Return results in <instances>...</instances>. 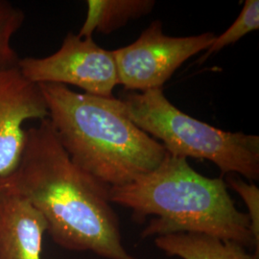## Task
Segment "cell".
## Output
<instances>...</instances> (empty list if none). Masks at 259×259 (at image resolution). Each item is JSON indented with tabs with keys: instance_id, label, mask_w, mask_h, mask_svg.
I'll return each mask as SVG.
<instances>
[{
	"instance_id": "6da1fadb",
	"label": "cell",
	"mask_w": 259,
	"mask_h": 259,
	"mask_svg": "<svg viewBox=\"0 0 259 259\" xmlns=\"http://www.w3.org/2000/svg\"><path fill=\"white\" fill-rule=\"evenodd\" d=\"M0 189L27 200L44 217L53 240L66 250L138 259L123 246L110 188L75 165L48 118L25 131L19 163L0 179Z\"/></svg>"
},
{
	"instance_id": "7a4b0ae2",
	"label": "cell",
	"mask_w": 259,
	"mask_h": 259,
	"mask_svg": "<svg viewBox=\"0 0 259 259\" xmlns=\"http://www.w3.org/2000/svg\"><path fill=\"white\" fill-rule=\"evenodd\" d=\"M111 204L130 208L135 218L155 216L142 237L198 233L232 241L245 248L256 242L247 213L239 211L222 179L203 176L185 157L167 152L158 166L128 185L109 189Z\"/></svg>"
},
{
	"instance_id": "3957f363",
	"label": "cell",
	"mask_w": 259,
	"mask_h": 259,
	"mask_svg": "<svg viewBox=\"0 0 259 259\" xmlns=\"http://www.w3.org/2000/svg\"><path fill=\"white\" fill-rule=\"evenodd\" d=\"M38 85L60 144L76 166L101 185H128L166 157L165 147L114 109L109 98L60 83Z\"/></svg>"
},
{
	"instance_id": "277c9868",
	"label": "cell",
	"mask_w": 259,
	"mask_h": 259,
	"mask_svg": "<svg viewBox=\"0 0 259 259\" xmlns=\"http://www.w3.org/2000/svg\"><path fill=\"white\" fill-rule=\"evenodd\" d=\"M109 101L139 129L160 139L169 154L207 159L223 174L258 180V136L225 132L193 118L169 102L162 89L131 93Z\"/></svg>"
},
{
	"instance_id": "5b68a950",
	"label": "cell",
	"mask_w": 259,
	"mask_h": 259,
	"mask_svg": "<svg viewBox=\"0 0 259 259\" xmlns=\"http://www.w3.org/2000/svg\"><path fill=\"white\" fill-rule=\"evenodd\" d=\"M18 65L33 83L72 84L85 94L102 98H113V89L119 84L112 51L97 46L93 37H81L73 33L66 35L54 54L20 58Z\"/></svg>"
},
{
	"instance_id": "8992f818",
	"label": "cell",
	"mask_w": 259,
	"mask_h": 259,
	"mask_svg": "<svg viewBox=\"0 0 259 259\" xmlns=\"http://www.w3.org/2000/svg\"><path fill=\"white\" fill-rule=\"evenodd\" d=\"M216 36L204 33L189 37H169L156 20L128 47L112 50L118 80L126 90L145 92L161 89L190 57L206 50Z\"/></svg>"
},
{
	"instance_id": "52a82bcc",
	"label": "cell",
	"mask_w": 259,
	"mask_h": 259,
	"mask_svg": "<svg viewBox=\"0 0 259 259\" xmlns=\"http://www.w3.org/2000/svg\"><path fill=\"white\" fill-rule=\"evenodd\" d=\"M49 117L39 85L26 79L19 65L0 70V179L19 163L25 142L24 123Z\"/></svg>"
},
{
	"instance_id": "ba28073f",
	"label": "cell",
	"mask_w": 259,
	"mask_h": 259,
	"mask_svg": "<svg viewBox=\"0 0 259 259\" xmlns=\"http://www.w3.org/2000/svg\"><path fill=\"white\" fill-rule=\"evenodd\" d=\"M47 223L21 196L0 189V259H41Z\"/></svg>"
},
{
	"instance_id": "9c48e42d",
	"label": "cell",
	"mask_w": 259,
	"mask_h": 259,
	"mask_svg": "<svg viewBox=\"0 0 259 259\" xmlns=\"http://www.w3.org/2000/svg\"><path fill=\"white\" fill-rule=\"evenodd\" d=\"M155 245L169 256L182 259H258L236 242L198 233L158 236L155 238Z\"/></svg>"
},
{
	"instance_id": "30bf717a",
	"label": "cell",
	"mask_w": 259,
	"mask_h": 259,
	"mask_svg": "<svg viewBox=\"0 0 259 259\" xmlns=\"http://www.w3.org/2000/svg\"><path fill=\"white\" fill-rule=\"evenodd\" d=\"M87 18L79 37H93V32L110 34L130 19L149 14L156 5L153 0H89Z\"/></svg>"
},
{
	"instance_id": "8fae6325",
	"label": "cell",
	"mask_w": 259,
	"mask_h": 259,
	"mask_svg": "<svg viewBox=\"0 0 259 259\" xmlns=\"http://www.w3.org/2000/svg\"><path fill=\"white\" fill-rule=\"evenodd\" d=\"M25 14L7 0H0V70L18 65L19 58L12 39L22 26Z\"/></svg>"
},
{
	"instance_id": "7c38bea8",
	"label": "cell",
	"mask_w": 259,
	"mask_h": 259,
	"mask_svg": "<svg viewBox=\"0 0 259 259\" xmlns=\"http://www.w3.org/2000/svg\"><path fill=\"white\" fill-rule=\"evenodd\" d=\"M259 28V1L246 0L238 18L234 20L219 37H215L212 44L205 50V53L199 60L202 64L212 54L219 52L224 47L235 44L241 37Z\"/></svg>"
},
{
	"instance_id": "4fadbf2b",
	"label": "cell",
	"mask_w": 259,
	"mask_h": 259,
	"mask_svg": "<svg viewBox=\"0 0 259 259\" xmlns=\"http://www.w3.org/2000/svg\"><path fill=\"white\" fill-rule=\"evenodd\" d=\"M229 184L240 195L246 206L248 207V216L250 218V227L255 240L259 243V189L256 185L248 184L239 178L230 176Z\"/></svg>"
}]
</instances>
